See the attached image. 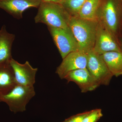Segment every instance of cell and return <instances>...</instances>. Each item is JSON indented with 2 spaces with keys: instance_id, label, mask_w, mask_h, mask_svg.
Listing matches in <instances>:
<instances>
[{
  "instance_id": "obj_1",
  "label": "cell",
  "mask_w": 122,
  "mask_h": 122,
  "mask_svg": "<svg viewBox=\"0 0 122 122\" xmlns=\"http://www.w3.org/2000/svg\"><path fill=\"white\" fill-rule=\"evenodd\" d=\"M38 8L34 18L35 23L71 30L69 24L72 16L62 5L42 0Z\"/></svg>"
},
{
  "instance_id": "obj_2",
  "label": "cell",
  "mask_w": 122,
  "mask_h": 122,
  "mask_svg": "<svg viewBox=\"0 0 122 122\" xmlns=\"http://www.w3.org/2000/svg\"><path fill=\"white\" fill-rule=\"evenodd\" d=\"M98 22L71 16L69 26L78 44L79 52L87 54L93 49Z\"/></svg>"
},
{
  "instance_id": "obj_3",
  "label": "cell",
  "mask_w": 122,
  "mask_h": 122,
  "mask_svg": "<svg viewBox=\"0 0 122 122\" xmlns=\"http://www.w3.org/2000/svg\"><path fill=\"white\" fill-rule=\"evenodd\" d=\"M98 21L120 41L122 38V7L119 0H103Z\"/></svg>"
},
{
  "instance_id": "obj_4",
  "label": "cell",
  "mask_w": 122,
  "mask_h": 122,
  "mask_svg": "<svg viewBox=\"0 0 122 122\" xmlns=\"http://www.w3.org/2000/svg\"><path fill=\"white\" fill-rule=\"evenodd\" d=\"M34 86L16 85L11 91L0 96V102L5 103L12 112H23L30 99L35 95Z\"/></svg>"
},
{
  "instance_id": "obj_5",
  "label": "cell",
  "mask_w": 122,
  "mask_h": 122,
  "mask_svg": "<svg viewBox=\"0 0 122 122\" xmlns=\"http://www.w3.org/2000/svg\"><path fill=\"white\" fill-rule=\"evenodd\" d=\"M62 59L72 52L79 51L78 44L71 30L48 27Z\"/></svg>"
},
{
  "instance_id": "obj_6",
  "label": "cell",
  "mask_w": 122,
  "mask_h": 122,
  "mask_svg": "<svg viewBox=\"0 0 122 122\" xmlns=\"http://www.w3.org/2000/svg\"><path fill=\"white\" fill-rule=\"evenodd\" d=\"M86 68L100 85L107 86L113 75L103 59L102 55L92 50L87 53Z\"/></svg>"
},
{
  "instance_id": "obj_7",
  "label": "cell",
  "mask_w": 122,
  "mask_h": 122,
  "mask_svg": "<svg viewBox=\"0 0 122 122\" xmlns=\"http://www.w3.org/2000/svg\"><path fill=\"white\" fill-rule=\"evenodd\" d=\"M95 43L93 50L102 55L111 51H121L120 41L117 39L100 21H98Z\"/></svg>"
},
{
  "instance_id": "obj_8",
  "label": "cell",
  "mask_w": 122,
  "mask_h": 122,
  "mask_svg": "<svg viewBox=\"0 0 122 122\" xmlns=\"http://www.w3.org/2000/svg\"><path fill=\"white\" fill-rule=\"evenodd\" d=\"M57 67L56 73L61 79L69 72L79 69L86 68L87 56L86 54L79 51L72 52L63 58Z\"/></svg>"
},
{
  "instance_id": "obj_9",
  "label": "cell",
  "mask_w": 122,
  "mask_h": 122,
  "mask_svg": "<svg viewBox=\"0 0 122 122\" xmlns=\"http://www.w3.org/2000/svg\"><path fill=\"white\" fill-rule=\"evenodd\" d=\"M69 82H73L78 86L82 93L92 91L100 86L87 68L79 69L69 72L64 77Z\"/></svg>"
},
{
  "instance_id": "obj_10",
  "label": "cell",
  "mask_w": 122,
  "mask_h": 122,
  "mask_svg": "<svg viewBox=\"0 0 122 122\" xmlns=\"http://www.w3.org/2000/svg\"><path fill=\"white\" fill-rule=\"evenodd\" d=\"M10 65L13 70L17 85L33 86L37 68H33L28 61L21 64L13 58L10 61Z\"/></svg>"
},
{
  "instance_id": "obj_11",
  "label": "cell",
  "mask_w": 122,
  "mask_h": 122,
  "mask_svg": "<svg viewBox=\"0 0 122 122\" xmlns=\"http://www.w3.org/2000/svg\"><path fill=\"white\" fill-rule=\"evenodd\" d=\"M42 0H0V9L14 17L22 19V13L27 9L38 8Z\"/></svg>"
},
{
  "instance_id": "obj_12",
  "label": "cell",
  "mask_w": 122,
  "mask_h": 122,
  "mask_svg": "<svg viewBox=\"0 0 122 122\" xmlns=\"http://www.w3.org/2000/svg\"><path fill=\"white\" fill-rule=\"evenodd\" d=\"M15 35L7 31L6 26L0 29V64L10 63L12 58V48Z\"/></svg>"
},
{
  "instance_id": "obj_13",
  "label": "cell",
  "mask_w": 122,
  "mask_h": 122,
  "mask_svg": "<svg viewBox=\"0 0 122 122\" xmlns=\"http://www.w3.org/2000/svg\"><path fill=\"white\" fill-rule=\"evenodd\" d=\"M16 85L10 63L0 64V96L8 93Z\"/></svg>"
},
{
  "instance_id": "obj_14",
  "label": "cell",
  "mask_w": 122,
  "mask_h": 122,
  "mask_svg": "<svg viewBox=\"0 0 122 122\" xmlns=\"http://www.w3.org/2000/svg\"><path fill=\"white\" fill-rule=\"evenodd\" d=\"M113 76H122V51H111L102 55Z\"/></svg>"
},
{
  "instance_id": "obj_15",
  "label": "cell",
  "mask_w": 122,
  "mask_h": 122,
  "mask_svg": "<svg viewBox=\"0 0 122 122\" xmlns=\"http://www.w3.org/2000/svg\"><path fill=\"white\" fill-rule=\"evenodd\" d=\"M103 0H87L77 16L85 20L98 21V13Z\"/></svg>"
},
{
  "instance_id": "obj_16",
  "label": "cell",
  "mask_w": 122,
  "mask_h": 122,
  "mask_svg": "<svg viewBox=\"0 0 122 122\" xmlns=\"http://www.w3.org/2000/svg\"><path fill=\"white\" fill-rule=\"evenodd\" d=\"M87 0H64L62 5L71 16H77Z\"/></svg>"
},
{
  "instance_id": "obj_17",
  "label": "cell",
  "mask_w": 122,
  "mask_h": 122,
  "mask_svg": "<svg viewBox=\"0 0 122 122\" xmlns=\"http://www.w3.org/2000/svg\"><path fill=\"white\" fill-rule=\"evenodd\" d=\"M102 116L101 109H94L89 111L82 122H97Z\"/></svg>"
},
{
  "instance_id": "obj_18",
  "label": "cell",
  "mask_w": 122,
  "mask_h": 122,
  "mask_svg": "<svg viewBox=\"0 0 122 122\" xmlns=\"http://www.w3.org/2000/svg\"><path fill=\"white\" fill-rule=\"evenodd\" d=\"M89 111L85 112L75 115L66 119L64 121L65 122H82L83 119L87 115Z\"/></svg>"
},
{
  "instance_id": "obj_19",
  "label": "cell",
  "mask_w": 122,
  "mask_h": 122,
  "mask_svg": "<svg viewBox=\"0 0 122 122\" xmlns=\"http://www.w3.org/2000/svg\"><path fill=\"white\" fill-rule=\"evenodd\" d=\"M42 0L48 1V2H55V3H58L62 5L64 2V0Z\"/></svg>"
},
{
  "instance_id": "obj_20",
  "label": "cell",
  "mask_w": 122,
  "mask_h": 122,
  "mask_svg": "<svg viewBox=\"0 0 122 122\" xmlns=\"http://www.w3.org/2000/svg\"><path fill=\"white\" fill-rule=\"evenodd\" d=\"M120 48H121V51H122V38L120 39Z\"/></svg>"
},
{
  "instance_id": "obj_21",
  "label": "cell",
  "mask_w": 122,
  "mask_h": 122,
  "mask_svg": "<svg viewBox=\"0 0 122 122\" xmlns=\"http://www.w3.org/2000/svg\"><path fill=\"white\" fill-rule=\"evenodd\" d=\"M119 1H120V3H121V5L122 7V0H119Z\"/></svg>"
},
{
  "instance_id": "obj_22",
  "label": "cell",
  "mask_w": 122,
  "mask_h": 122,
  "mask_svg": "<svg viewBox=\"0 0 122 122\" xmlns=\"http://www.w3.org/2000/svg\"></svg>"
}]
</instances>
